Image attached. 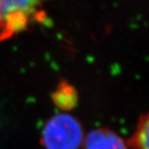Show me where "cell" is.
<instances>
[{
    "mask_svg": "<svg viewBox=\"0 0 149 149\" xmlns=\"http://www.w3.org/2000/svg\"><path fill=\"white\" fill-rule=\"evenodd\" d=\"M84 134L80 123L69 114L52 117L43 128L41 143L46 149H79Z\"/></svg>",
    "mask_w": 149,
    "mask_h": 149,
    "instance_id": "obj_1",
    "label": "cell"
},
{
    "mask_svg": "<svg viewBox=\"0 0 149 149\" xmlns=\"http://www.w3.org/2000/svg\"><path fill=\"white\" fill-rule=\"evenodd\" d=\"M46 0H0V40L24 30L40 16Z\"/></svg>",
    "mask_w": 149,
    "mask_h": 149,
    "instance_id": "obj_2",
    "label": "cell"
},
{
    "mask_svg": "<svg viewBox=\"0 0 149 149\" xmlns=\"http://www.w3.org/2000/svg\"><path fill=\"white\" fill-rule=\"evenodd\" d=\"M82 149H129L127 143L117 134L109 129L91 131L83 139Z\"/></svg>",
    "mask_w": 149,
    "mask_h": 149,
    "instance_id": "obj_3",
    "label": "cell"
},
{
    "mask_svg": "<svg viewBox=\"0 0 149 149\" xmlns=\"http://www.w3.org/2000/svg\"><path fill=\"white\" fill-rule=\"evenodd\" d=\"M148 117L144 115L139 119L138 127L129 141L134 149H148Z\"/></svg>",
    "mask_w": 149,
    "mask_h": 149,
    "instance_id": "obj_4",
    "label": "cell"
},
{
    "mask_svg": "<svg viewBox=\"0 0 149 149\" xmlns=\"http://www.w3.org/2000/svg\"><path fill=\"white\" fill-rule=\"evenodd\" d=\"M53 100L56 106L63 109H70L77 104V95L73 87L67 84H62L54 93Z\"/></svg>",
    "mask_w": 149,
    "mask_h": 149,
    "instance_id": "obj_5",
    "label": "cell"
}]
</instances>
